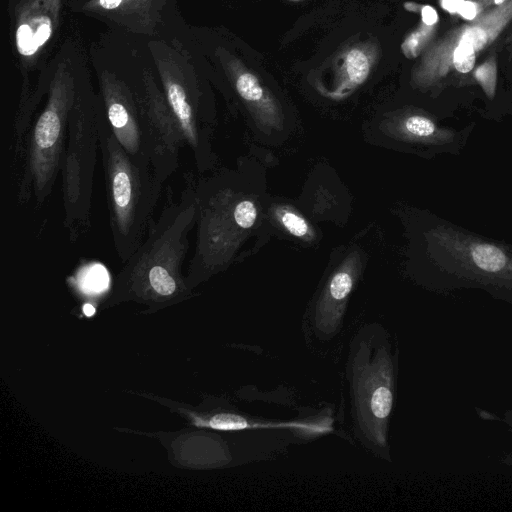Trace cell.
Here are the masks:
<instances>
[{
	"mask_svg": "<svg viewBox=\"0 0 512 512\" xmlns=\"http://www.w3.org/2000/svg\"><path fill=\"white\" fill-rule=\"evenodd\" d=\"M97 129L113 246L125 263L146 237L164 181L147 160L132 156L119 143L100 100Z\"/></svg>",
	"mask_w": 512,
	"mask_h": 512,
	"instance_id": "cell-2",
	"label": "cell"
},
{
	"mask_svg": "<svg viewBox=\"0 0 512 512\" xmlns=\"http://www.w3.org/2000/svg\"><path fill=\"white\" fill-rule=\"evenodd\" d=\"M151 3L152 0H92L89 7L111 16H131L149 8Z\"/></svg>",
	"mask_w": 512,
	"mask_h": 512,
	"instance_id": "cell-16",
	"label": "cell"
},
{
	"mask_svg": "<svg viewBox=\"0 0 512 512\" xmlns=\"http://www.w3.org/2000/svg\"><path fill=\"white\" fill-rule=\"evenodd\" d=\"M351 383L359 429L377 449H386L394 400V365L387 345L361 341L351 365Z\"/></svg>",
	"mask_w": 512,
	"mask_h": 512,
	"instance_id": "cell-7",
	"label": "cell"
},
{
	"mask_svg": "<svg viewBox=\"0 0 512 512\" xmlns=\"http://www.w3.org/2000/svg\"><path fill=\"white\" fill-rule=\"evenodd\" d=\"M59 0H28L17 19L15 42L20 56L34 57L56 28Z\"/></svg>",
	"mask_w": 512,
	"mask_h": 512,
	"instance_id": "cell-12",
	"label": "cell"
},
{
	"mask_svg": "<svg viewBox=\"0 0 512 512\" xmlns=\"http://www.w3.org/2000/svg\"><path fill=\"white\" fill-rule=\"evenodd\" d=\"M83 312L86 316H92L95 312V309L92 305L90 304H85L84 307H83Z\"/></svg>",
	"mask_w": 512,
	"mask_h": 512,
	"instance_id": "cell-20",
	"label": "cell"
},
{
	"mask_svg": "<svg viewBox=\"0 0 512 512\" xmlns=\"http://www.w3.org/2000/svg\"><path fill=\"white\" fill-rule=\"evenodd\" d=\"M472 79L480 85L487 97L490 99L494 97L497 85V57L495 54L490 55L474 68Z\"/></svg>",
	"mask_w": 512,
	"mask_h": 512,
	"instance_id": "cell-17",
	"label": "cell"
},
{
	"mask_svg": "<svg viewBox=\"0 0 512 512\" xmlns=\"http://www.w3.org/2000/svg\"><path fill=\"white\" fill-rule=\"evenodd\" d=\"M512 23V0L478 13L434 38L411 70L412 85L421 90L465 83L482 52Z\"/></svg>",
	"mask_w": 512,
	"mask_h": 512,
	"instance_id": "cell-4",
	"label": "cell"
},
{
	"mask_svg": "<svg viewBox=\"0 0 512 512\" xmlns=\"http://www.w3.org/2000/svg\"><path fill=\"white\" fill-rule=\"evenodd\" d=\"M195 425L210 427L216 430L232 431L247 427L243 417L233 414H217L208 420H198Z\"/></svg>",
	"mask_w": 512,
	"mask_h": 512,
	"instance_id": "cell-18",
	"label": "cell"
},
{
	"mask_svg": "<svg viewBox=\"0 0 512 512\" xmlns=\"http://www.w3.org/2000/svg\"><path fill=\"white\" fill-rule=\"evenodd\" d=\"M501 1L502 0H476L473 3H470L471 8L464 9V12L469 10V12L467 13V16H472L471 18H473L478 13L485 11L486 9L500 3Z\"/></svg>",
	"mask_w": 512,
	"mask_h": 512,
	"instance_id": "cell-19",
	"label": "cell"
},
{
	"mask_svg": "<svg viewBox=\"0 0 512 512\" xmlns=\"http://www.w3.org/2000/svg\"><path fill=\"white\" fill-rule=\"evenodd\" d=\"M97 149V99L77 83L61 167L63 223L71 243H76L91 228Z\"/></svg>",
	"mask_w": 512,
	"mask_h": 512,
	"instance_id": "cell-5",
	"label": "cell"
},
{
	"mask_svg": "<svg viewBox=\"0 0 512 512\" xmlns=\"http://www.w3.org/2000/svg\"><path fill=\"white\" fill-rule=\"evenodd\" d=\"M361 268V254L353 250L328 279L314 310V326L320 334L330 336L338 331Z\"/></svg>",
	"mask_w": 512,
	"mask_h": 512,
	"instance_id": "cell-11",
	"label": "cell"
},
{
	"mask_svg": "<svg viewBox=\"0 0 512 512\" xmlns=\"http://www.w3.org/2000/svg\"><path fill=\"white\" fill-rule=\"evenodd\" d=\"M437 20L423 18L418 27L403 41L401 49L407 58L419 57L434 39L437 31Z\"/></svg>",
	"mask_w": 512,
	"mask_h": 512,
	"instance_id": "cell-14",
	"label": "cell"
},
{
	"mask_svg": "<svg viewBox=\"0 0 512 512\" xmlns=\"http://www.w3.org/2000/svg\"><path fill=\"white\" fill-rule=\"evenodd\" d=\"M196 217V185L187 181L179 198L167 203L149 226L142 244L123 263L118 276L119 291L150 300L171 299L185 292L188 287L181 268Z\"/></svg>",
	"mask_w": 512,
	"mask_h": 512,
	"instance_id": "cell-3",
	"label": "cell"
},
{
	"mask_svg": "<svg viewBox=\"0 0 512 512\" xmlns=\"http://www.w3.org/2000/svg\"><path fill=\"white\" fill-rule=\"evenodd\" d=\"M392 136L414 143L442 145L448 143L453 134L440 128L434 120L418 111H406L390 119L386 124Z\"/></svg>",
	"mask_w": 512,
	"mask_h": 512,
	"instance_id": "cell-13",
	"label": "cell"
},
{
	"mask_svg": "<svg viewBox=\"0 0 512 512\" xmlns=\"http://www.w3.org/2000/svg\"><path fill=\"white\" fill-rule=\"evenodd\" d=\"M76 84L71 75L60 72L50 85L47 103L27 137L17 193L19 204L25 205L33 197L36 207H41L52 192L61 173Z\"/></svg>",
	"mask_w": 512,
	"mask_h": 512,
	"instance_id": "cell-6",
	"label": "cell"
},
{
	"mask_svg": "<svg viewBox=\"0 0 512 512\" xmlns=\"http://www.w3.org/2000/svg\"><path fill=\"white\" fill-rule=\"evenodd\" d=\"M380 52L379 44L372 39L349 45L332 59L327 83L317 89L329 99L348 97L368 79Z\"/></svg>",
	"mask_w": 512,
	"mask_h": 512,
	"instance_id": "cell-10",
	"label": "cell"
},
{
	"mask_svg": "<svg viewBox=\"0 0 512 512\" xmlns=\"http://www.w3.org/2000/svg\"><path fill=\"white\" fill-rule=\"evenodd\" d=\"M278 223L292 236L309 241L314 238V231L307 220L289 206H277L273 212Z\"/></svg>",
	"mask_w": 512,
	"mask_h": 512,
	"instance_id": "cell-15",
	"label": "cell"
},
{
	"mask_svg": "<svg viewBox=\"0 0 512 512\" xmlns=\"http://www.w3.org/2000/svg\"><path fill=\"white\" fill-rule=\"evenodd\" d=\"M223 66L234 90L256 124L266 132L282 131L284 115L281 105L259 77L230 54L223 57Z\"/></svg>",
	"mask_w": 512,
	"mask_h": 512,
	"instance_id": "cell-9",
	"label": "cell"
},
{
	"mask_svg": "<svg viewBox=\"0 0 512 512\" xmlns=\"http://www.w3.org/2000/svg\"><path fill=\"white\" fill-rule=\"evenodd\" d=\"M430 237L444 263L465 276L496 284L512 282V251L504 246L445 227L434 229Z\"/></svg>",
	"mask_w": 512,
	"mask_h": 512,
	"instance_id": "cell-8",
	"label": "cell"
},
{
	"mask_svg": "<svg viewBox=\"0 0 512 512\" xmlns=\"http://www.w3.org/2000/svg\"><path fill=\"white\" fill-rule=\"evenodd\" d=\"M119 143L132 156L147 160L165 182L177 170L185 144L162 88L145 74L138 85L103 74L100 100Z\"/></svg>",
	"mask_w": 512,
	"mask_h": 512,
	"instance_id": "cell-1",
	"label": "cell"
},
{
	"mask_svg": "<svg viewBox=\"0 0 512 512\" xmlns=\"http://www.w3.org/2000/svg\"><path fill=\"white\" fill-rule=\"evenodd\" d=\"M293 1H297V0H293Z\"/></svg>",
	"mask_w": 512,
	"mask_h": 512,
	"instance_id": "cell-21",
	"label": "cell"
}]
</instances>
